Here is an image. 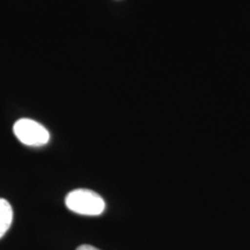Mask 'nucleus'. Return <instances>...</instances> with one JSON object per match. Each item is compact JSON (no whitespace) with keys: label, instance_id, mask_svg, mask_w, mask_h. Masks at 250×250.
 Instances as JSON below:
<instances>
[{"label":"nucleus","instance_id":"f257e3e1","mask_svg":"<svg viewBox=\"0 0 250 250\" xmlns=\"http://www.w3.org/2000/svg\"><path fill=\"white\" fill-rule=\"evenodd\" d=\"M65 205L70 211L83 215H100L105 208L102 197L88 189H76L68 192Z\"/></svg>","mask_w":250,"mask_h":250},{"label":"nucleus","instance_id":"f03ea898","mask_svg":"<svg viewBox=\"0 0 250 250\" xmlns=\"http://www.w3.org/2000/svg\"><path fill=\"white\" fill-rule=\"evenodd\" d=\"M13 131L15 137L27 146L45 145L50 139L49 131L39 122L29 118H21L15 122Z\"/></svg>","mask_w":250,"mask_h":250},{"label":"nucleus","instance_id":"7ed1b4c3","mask_svg":"<svg viewBox=\"0 0 250 250\" xmlns=\"http://www.w3.org/2000/svg\"><path fill=\"white\" fill-rule=\"evenodd\" d=\"M13 221V208L8 201L0 198V239L7 233Z\"/></svg>","mask_w":250,"mask_h":250},{"label":"nucleus","instance_id":"20e7f679","mask_svg":"<svg viewBox=\"0 0 250 250\" xmlns=\"http://www.w3.org/2000/svg\"><path fill=\"white\" fill-rule=\"evenodd\" d=\"M77 250H100V249L95 248V247H93V246H89V245H83V246L78 247Z\"/></svg>","mask_w":250,"mask_h":250}]
</instances>
